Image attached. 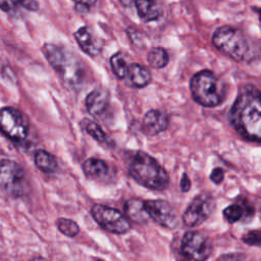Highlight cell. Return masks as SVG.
Segmentation results:
<instances>
[{"label": "cell", "mask_w": 261, "mask_h": 261, "mask_svg": "<svg viewBox=\"0 0 261 261\" xmlns=\"http://www.w3.org/2000/svg\"><path fill=\"white\" fill-rule=\"evenodd\" d=\"M228 118L234 129L246 140H261V94L253 85L244 86L234 100Z\"/></svg>", "instance_id": "1"}, {"label": "cell", "mask_w": 261, "mask_h": 261, "mask_svg": "<svg viewBox=\"0 0 261 261\" xmlns=\"http://www.w3.org/2000/svg\"><path fill=\"white\" fill-rule=\"evenodd\" d=\"M130 176L140 185L155 191H162L169 184L166 170L149 154L143 151L130 152L126 158Z\"/></svg>", "instance_id": "2"}, {"label": "cell", "mask_w": 261, "mask_h": 261, "mask_svg": "<svg viewBox=\"0 0 261 261\" xmlns=\"http://www.w3.org/2000/svg\"><path fill=\"white\" fill-rule=\"evenodd\" d=\"M42 51L49 64L60 75L66 86L75 88L81 84L83 79L82 64L72 53L52 43L45 44Z\"/></svg>", "instance_id": "3"}, {"label": "cell", "mask_w": 261, "mask_h": 261, "mask_svg": "<svg viewBox=\"0 0 261 261\" xmlns=\"http://www.w3.org/2000/svg\"><path fill=\"white\" fill-rule=\"evenodd\" d=\"M190 89L193 99L204 107H215L225 98V85L212 71L201 70L193 75Z\"/></svg>", "instance_id": "4"}, {"label": "cell", "mask_w": 261, "mask_h": 261, "mask_svg": "<svg viewBox=\"0 0 261 261\" xmlns=\"http://www.w3.org/2000/svg\"><path fill=\"white\" fill-rule=\"evenodd\" d=\"M212 44L224 55L236 61H245L250 54V43L244 33L230 25H222L215 30Z\"/></svg>", "instance_id": "5"}, {"label": "cell", "mask_w": 261, "mask_h": 261, "mask_svg": "<svg viewBox=\"0 0 261 261\" xmlns=\"http://www.w3.org/2000/svg\"><path fill=\"white\" fill-rule=\"evenodd\" d=\"M212 253L211 241L198 231L186 232L179 243V261H206Z\"/></svg>", "instance_id": "6"}, {"label": "cell", "mask_w": 261, "mask_h": 261, "mask_svg": "<svg viewBox=\"0 0 261 261\" xmlns=\"http://www.w3.org/2000/svg\"><path fill=\"white\" fill-rule=\"evenodd\" d=\"M0 188L13 197H21L28 192L25 172L18 163L8 159L0 160Z\"/></svg>", "instance_id": "7"}, {"label": "cell", "mask_w": 261, "mask_h": 261, "mask_svg": "<svg viewBox=\"0 0 261 261\" xmlns=\"http://www.w3.org/2000/svg\"><path fill=\"white\" fill-rule=\"evenodd\" d=\"M0 130L10 140L23 141L29 134V122L17 109L4 107L0 109Z\"/></svg>", "instance_id": "8"}, {"label": "cell", "mask_w": 261, "mask_h": 261, "mask_svg": "<svg viewBox=\"0 0 261 261\" xmlns=\"http://www.w3.org/2000/svg\"><path fill=\"white\" fill-rule=\"evenodd\" d=\"M91 212L97 223L111 233H125L130 228L128 219L114 208L101 204H95L92 207Z\"/></svg>", "instance_id": "9"}, {"label": "cell", "mask_w": 261, "mask_h": 261, "mask_svg": "<svg viewBox=\"0 0 261 261\" xmlns=\"http://www.w3.org/2000/svg\"><path fill=\"white\" fill-rule=\"evenodd\" d=\"M214 208L215 202L213 198L208 194H200L185 210L182 220L187 226H197L212 214Z\"/></svg>", "instance_id": "10"}, {"label": "cell", "mask_w": 261, "mask_h": 261, "mask_svg": "<svg viewBox=\"0 0 261 261\" xmlns=\"http://www.w3.org/2000/svg\"><path fill=\"white\" fill-rule=\"evenodd\" d=\"M145 207L149 217L161 226L174 228L178 224V217L172 206L164 200L145 201Z\"/></svg>", "instance_id": "11"}, {"label": "cell", "mask_w": 261, "mask_h": 261, "mask_svg": "<svg viewBox=\"0 0 261 261\" xmlns=\"http://www.w3.org/2000/svg\"><path fill=\"white\" fill-rule=\"evenodd\" d=\"M109 93L107 90L99 88L92 91L86 99L88 112L95 118L102 119L109 107Z\"/></svg>", "instance_id": "12"}, {"label": "cell", "mask_w": 261, "mask_h": 261, "mask_svg": "<svg viewBox=\"0 0 261 261\" xmlns=\"http://www.w3.org/2000/svg\"><path fill=\"white\" fill-rule=\"evenodd\" d=\"M169 119L165 112L151 109L143 118V130L146 135L154 136L165 130L168 126Z\"/></svg>", "instance_id": "13"}, {"label": "cell", "mask_w": 261, "mask_h": 261, "mask_svg": "<svg viewBox=\"0 0 261 261\" xmlns=\"http://www.w3.org/2000/svg\"><path fill=\"white\" fill-rule=\"evenodd\" d=\"M73 36L79 46L86 54L95 57L100 53L101 47L98 44V40L93 36L90 28L81 27Z\"/></svg>", "instance_id": "14"}, {"label": "cell", "mask_w": 261, "mask_h": 261, "mask_svg": "<svg viewBox=\"0 0 261 261\" xmlns=\"http://www.w3.org/2000/svg\"><path fill=\"white\" fill-rule=\"evenodd\" d=\"M124 80L127 81V85L132 88L141 89L151 82V72L142 64L132 63L128 65V70Z\"/></svg>", "instance_id": "15"}, {"label": "cell", "mask_w": 261, "mask_h": 261, "mask_svg": "<svg viewBox=\"0 0 261 261\" xmlns=\"http://www.w3.org/2000/svg\"><path fill=\"white\" fill-rule=\"evenodd\" d=\"M83 171L88 178L101 180L109 173L108 164L99 158H89L83 163Z\"/></svg>", "instance_id": "16"}, {"label": "cell", "mask_w": 261, "mask_h": 261, "mask_svg": "<svg viewBox=\"0 0 261 261\" xmlns=\"http://www.w3.org/2000/svg\"><path fill=\"white\" fill-rule=\"evenodd\" d=\"M124 212L127 219L137 223H146L150 219L145 207V202L140 199L128 200L124 204Z\"/></svg>", "instance_id": "17"}, {"label": "cell", "mask_w": 261, "mask_h": 261, "mask_svg": "<svg viewBox=\"0 0 261 261\" xmlns=\"http://www.w3.org/2000/svg\"><path fill=\"white\" fill-rule=\"evenodd\" d=\"M139 17L144 21H154L162 16V9L154 0H135Z\"/></svg>", "instance_id": "18"}, {"label": "cell", "mask_w": 261, "mask_h": 261, "mask_svg": "<svg viewBox=\"0 0 261 261\" xmlns=\"http://www.w3.org/2000/svg\"><path fill=\"white\" fill-rule=\"evenodd\" d=\"M35 164L43 172L52 173L57 169L55 157L45 150H38L35 153Z\"/></svg>", "instance_id": "19"}, {"label": "cell", "mask_w": 261, "mask_h": 261, "mask_svg": "<svg viewBox=\"0 0 261 261\" xmlns=\"http://www.w3.org/2000/svg\"><path fill=\"white\" fill-rule=\"evenodd\" d=\"M244 207H245V205L237 204V203L227 206L223 211V215H224L225 219L229 223H234V222L241 220L244 217V215L251 217L252 211H253L252 208L248 207L247 209H244Z\"/></svg>", "instance_id": "20"}, {"label": "cell", "mask_w": 261, "mask_h": 261, "mask_svg": "<svg viewBox=\"0 0 261 261\" xmlns=\"http://www.w3.org/2000/svg\"><path fill=\"white\" fill-rule=\"evenodd\" d=\"M110 65H111V69L116 77H118L120 80L125 79L129 64L127 63L125 55L122 52H117L111 56Z\"/></svg>", "instance_id": "21"}, {"label": "cell", "mask_w": 261, "mask_h": 261, "mask_svg": "<svg viewBox=\"0 0 261 261\" xmlns=\"http://www.w3.org/2000/svg\"><path fill=\"white\" fill-rule=\"evenodd\" d=\"M147 60L152 67L162 68L168 63L169 55L165 49L161 47H155L149 51Z\"/></svg>", "instance_id": "22"}, {"label": "cell", "mask_w": 261, "mask_h": 261, "mask_svg": "<svg viewBox=\"0 0 261 261\" xmlns=\"http://www.w3.org/2000/svg\"><path fill=\"white\" fill-rule=\"evenodd\" d=\"M83 126L86 129V132L94 139L96 140L98 143L108 146L110 144L108 137L106 136V134L103 132V129L98 125V123H96L95 121L89 120V119H85L83 121Z\"/></svg>", "instance_id": "23"}, {"label": "cell", "mask_w": 261, "mask_h": 261, "mask_svg": "<svg viewBox=\"0 0 261 261\" xmlns=\"http://www.w3.org/2000/svg\"><path fill=\"white\" fill-rule=\"evenodd\" d=\"M58 229L67 237H75L80 232V227L75 221L67 218H59L57 220Z\"/></svg>", "instance_id": "24"}, {"label": "cell", "mask_w": 261, "mask_h": 261, "mask_svg": "<svg viewBox=\"0 0 261 261\" xmlns=\"http://www.w3.org/2000/svg\"><path fill=\"white\" fill-rule=\"evenodd\" d=\"M260 241L261 238L259 230H250L248 233L243 236V242L250 246H259Z\"/></svg>", "instance_id": "25"}, {"label": "cell", "mask_w": 261, "mask_h": 261, "mask_svg": "<svg viewBox=\"0 0 261 261\" xmlns=\"http://www.w3.org/2000/svg\"><path fill=\"white\" fill-rule=\"evenodd\" d=\"M75 3V9L81 13H87L90 8L96 3L97 0H73Z\"/></svg>", "instance_id": "26"}, {"label": "cell", "mask_w": 261, "mask_h": 261, "mask_svg": "<svg viewBox=\"0 0 261 261\" xmlns=\"http://www.w3.org/2000/svg\"><path fill=\"white\" fill-rule=\"evenodd\" d=\"M20 6V0H0V9L11 12Z\"/></svg>", "instance_id": "27"}, {"label": "cell", "mask_w": 261, "mask_h": 261, "mask_svg": "<svg viewBox=\"0 0 261 261\" xmlns=\"http://www.w3.org/2000/svg\"><path fill=\"white\" fill-rule=\"evenodd\" d=\"M244 255L241 253H229L220 256L217 261H242Z\"/></svg>", "instance_id": "28"}, {"label": "cell", "mask_w": 261, "mask_h": 261, "mask_svg": "<svg viewBox=\"0 0 261 261\" xmlns=\"http://www.w3.org/2000/svg\"><path fill=\"white\" fill-rule=\"evenodd\" d=\"M223 177H224V172H223V170L220 169V168H214V169L212 170L211 174H210V179H211L214 184H216V185L220 184V182L223 180Z\"/></svg>", "instance_id": "29"}, {"label": "cell", "mask_w": 261, "mask_h": 261, "mask_svg": "<svg viewBox=\"0 0 261 261\" xmlns=\"http://www.w3.org/2000/svg\"><path fill=\"white\" fill-rule=\"evenodd\" d=\"M20 6L30 11H37L39 9V3L36 0H20Z\"/></svg>", "instance_id": "30"}, {"label": "cell", "mask_w": 261, "mask_h": 261, "mask_svg": "<svg viewBox=\"0 0 261 261\" xmlns=\"http://www.w3.org/2000/svg\"><path fill=\"white\" fill-rule=\"evenodd\" d=\"M180 189L182 192H188L191 189V180L187 173H184L180 179Z\"/></svg>", "instance_id": "31"}, {"label": "cell", "mask_w": 261, "mask_h": 261, "mask_svg": "<svg viewBox=\"0 0 261 261\" xmlns=\"http://www.w3.org/2000/svg\"><path fill=\"white\" fill-rule=\"evenodd\" d=\"M119 2L124 6V7H129L135 3V0H119Z\"/></svg>", "instance_id": "32"}, {"label": "cell", "mask_w": 261, "mask_h": 261, "mask_svg": "<svg viewBox=\"0 0 261 261\" xmlns=\"http://www.w3.org/2000/svg\"><path fill=\"white\" fill-rule=\"evenodd\" d=\"M31 261H48V260H46V259H44V258H42V257H36V258L32 259Z\"/></svg>", "instance_id": "33"}, {"label": "cell", "mask_w": 261, "mask_h": 261, "mask_svg": "<svg viewBox=\"0 0 261 261\" xmlns=\"http://www.w3.org/2000/svg\"><path fill=\"white\" fill-rule=\"evenodd\" d=\"M96 261H103V260H96Z\"/></svg>", "instance_id": "34"}]
</instances>
